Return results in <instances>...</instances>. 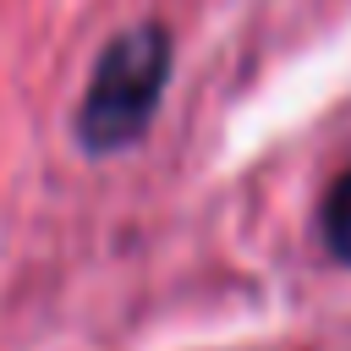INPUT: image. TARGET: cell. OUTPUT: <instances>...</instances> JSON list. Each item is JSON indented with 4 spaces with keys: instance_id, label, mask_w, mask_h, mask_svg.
Returning a JSON list of instances; mask_svg holds the SVG:
<instances>
[{
    "instance_id": "obj_1",
    "label": "cell",
    "mask_w": 351,
    "mask_h": 351,
    "mask_svg": "<svg viewBox=\"0 0 351 351\" xmlns=\"http://www.w3.org/2000/svg\"><path fill=\"white\" fill-rule=\"evenodd\" d=\"M165 82H170V33L159 22L110 38L77 104V143L88 154H115L137 143L165 99Z\"/></svg>"
},
{
    "instance_id": "obj_2",
    "label": "cell",
    "mask_w": 351,
    "mask_h": 351,
    "mask_svg": "<svg viewBox=\"0 0 351 351\" xmlns=\"http://www.w3.org/2000/svg\"><path fill=\"white\" fill-rule=\"evenodd\" d=\"M324 247L340 258V263H351V170L329 186V197H324Z\"/></svg>"
}]
</instances>
